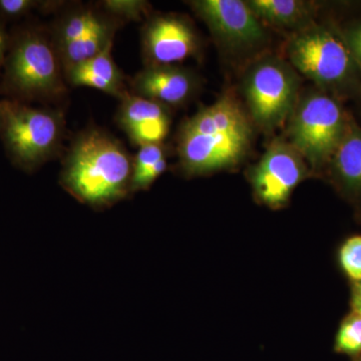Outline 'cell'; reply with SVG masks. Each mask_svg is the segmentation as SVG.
<instances>
[{"mask_svg":"<svg viewBox=\"0 0 361 361\" xmlns=\"http://www.w3.org/2000/svg\"><path fill=\"white\" fill-rule=\"evenodd\" d=\"M252 137L246 111L232 94H226L180 126V168L188 176H201L234 167L245 158Z\"/></svg>","mask_w":361,"mask_h":361,"instance_id":"1","label":"cell"},{"mask_svg":"<svg viewBox=\"0 0 361 361\" xmlns=\"http://www.w3.org/2000/svg\"><path fill=\"white\" fill-rule=\"evenodd\" d=\"M133 165L122 142L103 130H89L73 142L59 183L80 203L106 209L132 195Z\"/></svg>","mask_w":361,"mask_h":361,"instance_id":"2","label":"cell"},{"mask_svg":"<svg viewBox=\"0 0 361 361\" xmlns=\"http://www.w3.org/2000/svg\"><path fill=\"white\" fill-rule=\"evenodd\" d=\"M1 89L18 99H44L65 90L56 45L33 30L9 40Z\"/></svg>","mask_w":361,"mask_h":361,"instance_id":"3","label":"cell"},{"mask_svg":"<svg viewBox=\"0 0 361 361\" xmlns=\"http://www.w3.org/2000/svg\"><path fill=\"white\" fill-rule=\"evenodd\" d=\"M349 118L336 97L313 90L298 99L287 121L286 140L310 170H322L329 166Z\"/></svg>","mask_w":361,"mask_h":361,"instance_id":"4","label":"cell"},{"mask_svg":"<svg viewBox=\"0 0 361 361\" xmlns=\"http://www.w3.org/2000/svg\"><path fill=\"white\" fill-rule=\"evenodd\" d=\"M292 68L325 90H344L357 82L358 68L341 32L312 23L292 33L285 47Z\"/></svg>","mask_w":361,"mask_h":361,"instance_id":"5","label":"cell"},{"mask_svg":"<svg viewBox=\"0 0 361 361\" xmlns=\"http://www.w3.org/2000/svg\"><path fill=\"white\" fill-rule=\"evenodd\" d=\"M63 133V116L58 111L6 101L0 135L9 158L23 170L30 172L49 160Z\"/></svg>","mask_w":361,"mask_h":361,"instance_id":"6","label":"cell"},{"mask_svg":"<svg viewBox=\"0 0 361 361\" xmlns=\"http://www.w3.org/2000/svg\"><path fill=\"white\" fill-rule=\"evenodd\" d=\"M299 87L300 80L290 63L274 56L259 59L243 80L251 120L264 132L281 127L298 102Z\"/></svg>","mask_w":361,"mask_h":361,"instance_id":"7","label":"cell"},{"mask_svg":"<svg viewBox=\"0 0 361 361\" xmlns=\"http://www.w3.org/2000/svg\"><path fill=\"white\" fill-rule=\"evenodd\" d=\"M311 170L286 139L273 140L260 160L249 172L252 189L257 200L271 209H280L290 200L295 188Z\"/></svg>","mask_w":361,"mask_h":361,"instance_id":"8","label":"cell"},{"mask_svg":"<svg viewBox=\"0 0 361 361\" xmlns=\"http://www.w3.org/2000/svg\"><path fill=\"white\" fill-rule=\"evenodd\" d=\"M197 16L208 26L218 44L232 51L258 49L267 40L264 25L246 1L196 0L190 2Z\"/></svg>","mask_w":361,"mask_h":361,"instance_id":"9","label":"cell"},{"mask_svg":"<svg viewBox=\"0 0 361 361\" xmlns=\"http://www.w3.org/2000/svg\"><path fill=\"white\" fill-rule=\"evenodd\" d=\"M142 39L149 66H174L197 56L202 44L193 23L178 14H163L149 20Z\"/></svg>","mask_w":361,"mask_h":361,"instance_id":"10","label":"cell"},{"mask_svg":"<svg viewBox=\"0 0 361 361\" xmlns=\"http://www.w3.org/2000/svg\"><path fill=\"white\" fill-rule=\"evenodd\" d=\"M135 96L165 106H183L193 97L198 80L192 71L176 66H148L132 82Z\"/></svg>","mask_w":361,"mask_h":361,"instance_id":"11","label":"cell"},{"mask_svg":"<svg viewBox=\"0 0 361 361\" xmlns=\"http://www.w3.org/2000/svg\"><path fill=\"white\" fill-rule=\"evenodd\" d=\"M121 101L116 120L130 139L140 147L161 144L171 127L167 106L130 94Z\"/></svg>","mask_w":361,"mask_h":361,"instance_id":"12","label":"cell"},{"mask_svg":"<svg viewBox=\"0 0 361 361\" xmlns=\"http://www.w3.org/2000/svg\"><path fill=\"white\" fill-rule=\"evenodd\" d=\"M327 167L344 194L361 196V128L353 118H349L344 134Z\"/></svg>","mask_w":361,"mask_h":361,"instance_id":"13","label":"cell"},{"mask_svg":"<svg viewBox=\"0 0 361 361\" xmlns=\"http://www.w3.org/2000/svg\"><path fill=\"white\" fill-rule=\"evenodd\" d=\"M113 44L94 58L68 68V80L73 85L92 87L118 99L127 96L123 75L111 56Z\"/></svg>","mask_w":361,"mask_h":361,"instance_id":"14","label":"cell"},{"mask_svg":"<svg viewBox=\"0 0 361 361\" xmlns=\"http://www.w3.org/2000/svg\"><path fill=\"white\" fill-rule=\"evenodd\" d=\"M258 20L264 25L294 32L314 23L316 6L302 0H250L246 1Z\"/></svg>","mask_w":361,"mask_h":361,"instance_id":"15","label":"cell"},{"mask_svg":"<svg viewBox=\"0 0 361 361\" xmlns=\"http://www.w3.org/2000/svg\"><path fill=\"white\" fill-rule=\"evenodd\" d=\"M116 28V25L113 21L103 18L82 39L56 49L66 71L94 58L113 44Z\"/></svg>","mask_w":361,"mask_h":361,"instance_id":"16","label":"cell"},{"mask_svg":"<svg viewBox=\"0 0 361 361\" xmlns=\"http://www.w3.org/2000/svg\"><path fill=\"white\" fill-rule=\"evenodd\" d=\"M165 149L161 144H149L140 147L133 165L130 183L132 194L146 191L167 170Z\"/></svg>","mask_w":361,"mask_h":361,"instance_id":"17","label":"cell"},{"mask_svg":"<svg viewBox=\"0 0 361 361\" xmlns=\"http://www.w3.org/2000/svg\"><path fill=\"white\" fill-rule=\"evenodd\" d=\"M103 16L92 11H80L70 14L61 21L56 32V47L77 42L90 32Z\"/></svg>","mask_w":361,"mask_h":361,"instance_id":"18","label":"cell"},{"mask_svg":"<svg viewBox=\"0 0 361 361\" xmlns=\"http://www.w3.org/2000/svg\"><path fill=\"white\" fill-rule=\"evenodd\" d=\"M336 353L350 356H357L361 353V315L353 312L341 323L337 332L336 345Z\"/></svg>","mask_w":361,"mask_h":361,"instance_id":"19","label":"cell"},{"mask_svg":"<svg viewBox=\"0 0 361 361\" xmlns=\"http://www.w3.org/2000/svg\"><path fill=\"white\" fill-rule=\"evenodd\" d=\"M339 263L346 276L353 282L361 281V236H353L342 244Z\"/></svg>","mask_w":361,"mask_h":361,"instance_id":"20","label":"cell"},{"mask_svg":"<svg viewBox=\"0 0 361 361\" xmlns=\"http://www.w3.org/2000/svg\"><path fill=\"white\" fill-rule=\"evenodd\" d=\"M103 6L113 16L128 20H142L149 11L148 2L142 0H108Z\"/></svg>","mask_w":361,"mask_h":361,"instance_id":"21","label":"cell"},{"mask_svg":"<svg viewBox=\"0 0 361 361\" xmlns=\"http://www.w3.org/2000/svg\"><path fill=\"white\" fill-rule=\"evenodd\" d=\"M39 4L33 0H0V20L23 18L35 7L39 6Z\"/></svg>","mask_w":361,"mask_h":361,"instance_id":"22","label":"cell"},{"mask_svg":"<svg viewBox=\"0 0 361 361\" xmlns=\"http://www.w3.org/2000/svg\"><path fill=\"white\" fill-rule=\"evenodd\" d=\"M358 71L361 73V21L348 26L341 32Z\"/></svg>","mask_w":361,"mask_h":361,"instance_id":"23","label":"cell"},{"mask_svg":"<svg viewBox=\"0 0 361 361\" xmlns=\"http://www.w3.org/2000/svg\"><path fill=\"white\" fill-rule=\"evenodd\" d=\"M8 35H7L4 23H2L1 20H0V70H1L2 66H4V61H6V52L7 49H8Z\"/></svg>","mask_w":361,"mask_h":361,"instance_id":"24","label":"cell"},{"mask_svg":"<svg viewBox=\"0 0 361 361\" xmlns=\"http://www.w3.org/2000/svg\"><path fill=\"white\" fill-rule=\"evenodd\" d=\"M351 306H353V312L361 315V281L353 282Z\"/></svg>","mask_w":361,"mask_h":361,"instance_id":"25","label":"cell"},{"mask_svg":"<svg viewBox=\"0 0 361 361\" xmlns=\"http://www.w3.org/2000/svg\"><path fill=\"white\" fill-rule=\"evenodd\" d=\"M4 108H6V101L0 102V129H1L2 120H4Z\"/></svg>","mask_w":361,"mask_h":361,"instance_id":"26","label":"cell"},{"mask_svg":"<svg viewBox=\"0 0 361 361\" xmlns=\"http://www.w3.org/2000/svg\"><path fill=\"white\" fill-rule=\"evenodd\" d=\"M356 361H361V356L360 358H358V360H356Z\"/></svg>","mask_w":361,"mask_h":361,"instance_id":"27","label":"cell"}]
</instances>
